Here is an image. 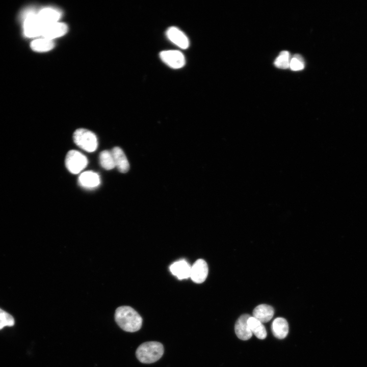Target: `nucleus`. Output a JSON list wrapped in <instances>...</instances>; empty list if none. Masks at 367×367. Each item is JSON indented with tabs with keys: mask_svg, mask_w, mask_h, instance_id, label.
<instances>
[{
	"mask_svg": "<svg viewBox=\"0 0 367 367\" xmlns=\"http://www.w3.org/2000/svg\"><path fill=\"white\" fill-rule=\"evenodd\" d=\"M73 141L80 148L89 152L94 151L98 145L96 135L85 128H78L74 132Z\"/></svg>",
	"mask_w": 367,
	"mask_h": 367,
	"instance_id": "obj_3",
	"label": "nucleus"
},
{
	"mask_svg": "<svg viewBox=\"0 0 367 367\" xmlns=\"http://www.w3.org/2000/svg\"><path fill=\"white\" fill-rule=\"evenodd\" d=\"M291 61L290 53L286 50L282 51L274 61L275 66L280 69H286L290 67Z\"/></svg>",
	"mask_w": 367,
	"mask_h": 367,
	"instance_id": "obj_20",
	"label": "nucleus"
},
{
	"mask_svg": "<svg viewBox=\"0 0 367 367\" xmlns=\"http://www.w3.org/2000/svg\"><path fill=\"white\" fill-rule=\"evenodd\" d=\"M290 68L293 71H299L303 69L304 63L302 58L299 55H295L291 59Z\"/></svg>",
	"mask_w": 367,
	"mask_h": 367,
	"instance_id": "obj_22",
	"label": "nucleus"
},
{
	"mask_svg": "<svg viewBox=\"0 0 367 367\" xmlns=\"http://www.w3.org/2000/svg\"><path fill=\"white\" fill-rule=\"evenodd\" d=\"M160 57L165 64L174 69L180 68L185 64L184 55L179 50L162 51L160 53Z\"/></svg>",
	"mask_w": 367,
	"mask_h": 367,
	"instance_id": "obj_5",
	"label": "nucleus"
},
{
	"mask_svg": "<svg viewBox=\"0 0 367 367\" xmlns=\"http://www.w3.org/2000/svg\"><path fill=\"white\" fill-rule=\"evenodd\" d=\"M88 164L87 158L80 152L71 150L65 158V165L68 170L73 174H77L83 170Z\"/></svg>",
	"mask_w": 367,
	"mask_h": 367,
	"instance_id": "obj_4",
	"label": "nucleus"
},
{
	"mask_svg": "<svg viewBox=\"0 0 367 367\" xmlns=\"http://www.w3.org/2000/svg\"><path fill=\"white\" fill-rule=\"evenodd\" d=\"M78 182L84 188H93L100 184V178L97 173L88 171L81 174Z\"/></svg>",
	"mask_w": 367,
	"mask_h": 367,
	"instance_id": "obj_16",
	"label": "nucleus"
},
{
	"mask_svg": "<svg viewBox=\"0 0 367 367\" xmlns=\"http://www.w3.org/2000/svg\"><path fill=\"white\" fill-rule=\"evenodd\" d=\"M166 35L170 41L181 48L186 49L189 46V41L187 36L175 27L168 28Z\"/></svg>",
	"mask_w": 367,
	"mask_h": 367,
	"instance_id": "obj_10",
	"label": "nucleus"
},
{
	"mask_svg": "<svg viewBox=\"0 0 367 367\" xmlns=\"http://www.w3.org/2000/svg\"><path fill=\"white\" fill-rule=\"evenodd\" d=\"M274 311L269 305L263 304L257 306L253 311V317L260 322L267 323L273 318Z\"/></svg>",
	"mask_w": 367,
	"mask_h": 367,
	"instance_id": "obj_14",
	"label": "nucleus"
},
{
	"mask_svg": "<svg viewBox=\"0 0 367 367\" xmlns=\"http://www.w3.org/2000/svg\"><path fill=\"white\" fill-rule=\"evenodd\" d=\"M61 15L60 12L57 9L49 8L42 9L37 14L38 19L43 28L48 24L58 22Z\"/></svg>",
	"mask_w": 367,
	"mask_h": 367,
	"instance_id": "obj_12",
	"label": "nucleus"
},
{
	"mask_svg": "<svg viewBox=\"0 0 367 367\" xmlns=\"http://www.w3.org/2000/svg\"><path fill=\"white\" fill-rule=\"evenodd\" d=\"M250 317L248 314H244L241 316L236 321L234 326L235 332L238 338L242 340H248L252 335L248 323V320Z\"/></svg>",
	"mask_w": 367,
	"mask_h": 367,
	"instance_id": "obj_9",
	"label": "nucleus"
},
{
	"mask_svg": "<svg viewBox=\"0 0 367 367\" xmlns=\"http://www.w3.org/2000/svg\"><path fill=\"white\" fill-rule=\"evenodd\" d=\"M68 30L67 25L62 22H55L44 27L41 36L50 40L65 35Z\"/></svg>",
	"mask_w": 367,
	"mask_h": 367,
	"instance_id": "obj_8",
	"label": "nucleus"
},
{
	"mask_svg": "<svg viewBox=\"0 0 367 367\" xmlns=\"http://www.w3.org/2000/svg\"><path fill=\"white\" fill-rule=\"evenodd\" d=\"M115 320L118 325L124 331L134 332L138 331L142 325V318L132 307L121 306L115 313Z\"/></svg>",
	"mask_w": 367,
	"mask_h": 367,
	"instance_id": "obj_1",
	"label": "nucleus"
},
{
	"mask_svg": "<svg viewBox=\"0 0 367 367\" xmlns=\"http://www.w3.org/2000/svg\"><path fill=\"white\" fill-rule=\"evenodd\" d=\"M164 353L163 345L158 342H147L140 345L136 350V355L142 363H150L160 359Z\"/></svg>",
	"mask_w": 367,
	"mask_h": 367,
	"instance_id": "obj_2",
	"label": "nucleus"
},
{
	"mask_svg": "<svg viewBox=\"0 0 367 367\" xmlns=\"http://www.w3.org/2000/svg\"><path fill=\"white\" fill-rule=\"evenodd\" d=\"M99 161L101 167L106 170H111L116 167L111 151H102L99 154Z\"/></svg>",
	"mask_w": 367,
	"mask_h": 367,
	"instance_id": "obj_19",
	"label": "nucleus"
},
{
	"mask_svg": "<svg viewBox=\"0 0 367 367\" xmlns=\"http://www.w3.org/2000/svg\"><path fill=\"white\" fill-rule=\"evenodd\" d=\"M14 324V318L10 314L0 308V330L6 326H13Z\"/></svg>",
	"mask_w": 367,
	"mask_h": 367,
	"instance_id": "obj_21",
	"label": "nucleus"
},
{
	"mask_svg": "<svg viewBox=\"0 0 367 367\" xmlns=\"http://www.w3.org/2000/svg\"><path fill=\"white\" fill-rule=\"evenodd\" d=\"M191 269V266L184 259L175 261L169 268L171 273L180 280L190 277Z\"/></svg>",
	"mask_w": 367,
	"mask_h": 367,
	"instance_id": "obj_11",
	"label": "nucleus"
},
{
	"mask_svg": "<svg viewBox=\"0 0 367 367\" xmlns=\"http://www.w3.org/2000/svg\"><path fill=\"white\" fill-rule=\"evenodd\" d=\"M42 25L40 22L37 14L29 13L25 19L24 32L28 37H34L41 35Z\"/></svg>",
	"mask_w": 367,
	"mask_h": 367,
	"instance_id": "obj_6",
	"label": "nucleus"
},
{
	"mask_svg": "<svg viewBox=\"0 0 367 367\" xmlns=\"http://www.w3.org/2000/svg\"><path fill=\"white\" fill-rule=\"evenodd\" d=\"M115 166L119 172L126 173L129 169V162L122 149L119 147H114L111 150Z\"/></svg>",
	"mask_w": 367,
	"mask_h": 367,
	"instance_id": "obj_13",
	"label": "nucleus"
},
{
	"mask_svg": "<svg viewBox=\"0 0 367 367\" xmlns=\"http://www.w3.org/2000/svg\"><path fill=\"white\" fill-rule=\"evenodd\" d=\"M54 46V43L53 40L45 38L35 40L31 43L32 49L39 52L48 51Z\"/></svg>",
	"mask_w": 367,
	"mask_h": 367,
	"instance_id": "obj_18",
	"label": "nucleus"
},
{
	"mask_svg": "<svg viewBox=\"0 0 367 367\" xmlns=\"http://www.w3.org/2000/svg\"><path fill=\"white\" fill-rule=\"evenodd\" d=\"M248 323L252 334L261 339L266 337V329L261 322L253 317H250L248 320Z\"/></svg>",
	"mask_w": 367,
	"mask_h": 367,
	"instance_id": "obj_17",
	"label": "nucleus"
},
{
	"mask_svg": "<svg viewBox=\"0 0 367 367\" xmlns=\"http://www.w3.org/2000/svg\"><path fill=\"white\" fill-rule=\"evenodd\" d=\"M272 331L274 336L279 339L285 338L289 332L287 321L281 317L276 318L272 324Z\"/></svg>",
	"mask_w": 367,
	"mask_h": 367,
	"instance_id": "obj_15",
	"label": "nucleus"
},
{
	"mask_svg": "<svg viewBox=\"0 0 367 367\" xmlns=\"http://www.w3.org/2000/svg\"><path fill=\"white\" fill-rule=\"evenodd\" d=\"M208 274V266L202 259L197 260L191 266L190 278L194 282L201 283L204 282Z\"/></svg>",
	"mask_w": 367,
	"mask_h": 367,
	"instance_id": "obj_7",
	"label": "nucleus"
}]
</instances>
